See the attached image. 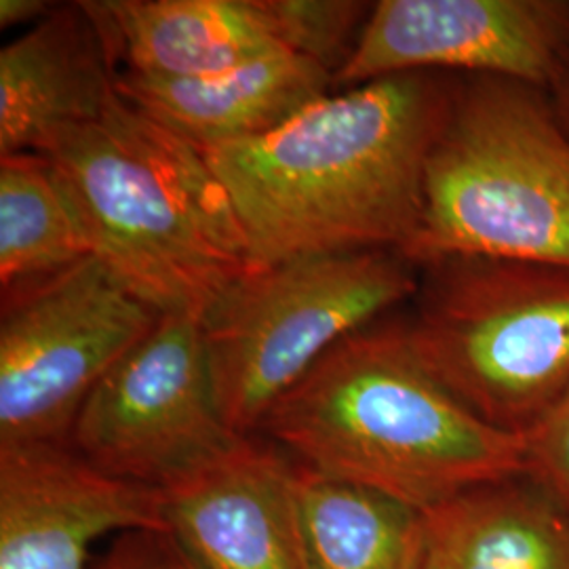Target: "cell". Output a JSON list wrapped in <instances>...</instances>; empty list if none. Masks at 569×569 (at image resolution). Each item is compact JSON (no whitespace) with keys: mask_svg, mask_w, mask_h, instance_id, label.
<instances>
[{"mask_svg":"<svg viewBox=\"0 0 569 569\" xmlns=\"http://www.w3.org/2000/svg\"><path fill=\"white\" fill-rule=\"evenodd\" d=\"M453 74L409 72L348 87L274 131L204 148L249 244L251 266L399 251L425 213L430 148Z\"/></svg>","mask_w":569,"mask_h":569,"instance_id":"cell-1","label":"cell"},{"mask_svg":"<svg viewBox=\"0 0 569 569\" xmlns=\"http://www.w3.org/2000/svg\"><path fill=\"white\" fill-rule=\"evenodd\" d=\"M296 462L428 510L526 475V437L491 427L443 387L385 319L333 346L258 430Z\"/></svg>","mask_w":569,"mask_h":569,"instance_id":"cell-2","label":"cell"},{"mask_svg":"<svg viewBox=\"0 0 569 569\" xmlns=\"http://www.w3.org/2000/svg\"><path fill=\"white\" fill-rule=\"evenodd\" d=\"M93 258L159 315L201 317L251 268L243 228L201 150L124 102L41 152Z\"/></svg>","mask_w":569,"mask_h":569,"instance_id":"cell-3","label":"cell"},{"mask_svg":"<svg viewBox=\"0 0 569 569\" xmlns=\"http://www.w3.org/2000/svg\"><path fill=\"white\" fill-rule=\"evenodd\" d=\"M458 256L569 268V133L549 91L453 77L403 258L422 268Z\"/></svg>","mask_w":569,"mask_h":569,"instance_id":"cell-4","label":"cell"},{"mask_svg":"<svg viewBox=\"0 0 569 569\" xmlns=\"http://www.w3.org/2000/svg\"><path fill=\"white\" fill-rule=\"evenodd\" d=\"M418 270V357L481 420L526 437L569 388V268L458 256Z\"/></svg>","mask_w":569,"mask_h":569,"instance_id":"cell-5","label":"cell"},{"mask_svg":"<svg viewBox=\"0 0 569 569\" xmlns=\"http://www.w3.org/2000/svg\"><path fill=\"white\" fill-rule=\"evenodd\" d=\"M420 270L399 251L312 253L251 266L201 312L218 406L253 437L268 411L350 333L413 300Z\"/></svg>","mask_w":569,"mask_h":569,"instance_id":"cell-6","label":"cell"},{"mask_svg":"<svg viewBox=\"0 0 569 569\" xmlns=\"http://www.w3.org/2000/svg\"><path fill=\"white\" fill-rule=\"evenodd\" d=\"M159 319L93 256L2 291L0 448L70 443L91 390Z\"/></svg>","mask_w":569,"mask_h":569,"instance_id":"cell-7","label":"cell"},{"mask_svg":"<svg viewBox=\"0 0 569 569\" xmlns=\"http://www.w3.org/2000/svg\"><path fill=\"white\" fill-rule=\"evenodd\" d=\"M241 439L218 406L201 319L161 315L91 390L70 446L112 477L163 489Z\"/></svg>","mask_w":569,"mask_h":569,"instance_id":"cell-8","label":"cell"},{"mask_svg":"<svg viewBox=\"0 0 569 569\" xmlns=\"http://www.w3.org/2000/svg\"><path fill=\"white\" fill-rule=\"evenodd\" d=\"M569 63V0H380L333 87L409 72L549 91Z\"/></svg>","mask_w":569,"mask_h":569,"instance_id":"cell-9","label":"cell"},{"mask_svg":"<svg viewBox=\"0 0 569 569\" xmlns=\"http://www.w3.org/2000/svg\"><path fill=\"white\" fill-rule=\"evenodd\" d=\"M167 529L161 489L103 472L70 443L0 448V569H87L98 538Z\"/></svg>","mask_w":569,"mask_h":569,"instance_id":"cell-10","label":"cell"},{"mask_svg":"<svg viewBox=\"0 0 569 569\" xmlns=\"http://www.w3.org/2000/svg\"><path fill=\"white\" fill-rule=\"evenodd\" d=\"M161 500L167 531L201 569H308L296 460L270 441L243 437Z\"/></svg>","mask_w":569,"mask_h":569,"instance_id":"cell-11","label":"cell"},{"mask_svg":"<svg viewBox=\"0 0 569 569\" xmlns=\"http://www.w3.org/2000/svg\"><path fill=\"white\" fill-rule=\"evenodd\" d=\"M114 74L87 7H56L0 51V157L44 152L98 121L119 96Z\"/></svg>","mask_w":569,"mask_h":569,"instance_id":"cell-12","label":"cell"},{"mask_svg":"<svg viewBox=\"0 0 569 569\" xmlns=\"http://www.w3.org/2000/svg\"><path fill=\"white\" fill-rule=\"evenodd\" d=\"M117 74L192 81L283 49L262 0L82 2Z\"/></svg>","mask_w":569,"mask_h":569,"instance_id":"cell-13","label":"cell"},{"mask_svg":"<svg viewBox=\"0 0 569 569\" xmlns=\"http://www.w3.org/2000/svg\"><path fill=\"white\" fill-rule=\"evenodd\" d=\"M122 100L199 150L266 136L333 91V74L277 49L207 79L114 74Z\"/></svg>","mask_w":569,"mask_h":569,"instance_id":"cell-14","label":"cell"},{"mask_svg":"<svg viewBox=\"0 0 569 569\" xmlns=\"http://www.w3.org/2000/svg\"><path fill=\"white\" fill-rule=\"evenodd\" d=\"M422 569H569V515L528 475L425 512Z\"/></svg>","mask_w":569,"mask_h":569,"instance_id":"cell-15","label":"cell"},{"mask_svg":"<svg viewBox=\"0 0 569 569\" xmlns=\"http://www.w3.org/2000/svg\"><path fill=\"white\" fill-rule=\"evenodd\" d=\"M296 507L308 569H422V510L300 462Z\"/></svg>","mask_w":569,"mask_h":569,"instance_id":"cell-16","label":"cell"},{"mask_svg":"<svg viewBox=\"0 0 569 569\" xmlns=\"http://www.w3.org/2000/svg\"><path fill=\"white\" fill-rule=\"evenodd\" d=\"M91 256L49 157L41 152L0 157L2 291L53 277Z\"/></svg>","mask_w":569,"mask_h":569,"instance_id":"cell-17","label":"cell"},{"mask_svg":"<svg viewBox=\"0 0 569 569\" xmlns=\"http://www.w3.org/2000/svg\"><path fill=\"white\" fill-rule=\"evenodd\" d=\"M361 0H262L279 44L338 77L371 13Z\"/></svg>","mask_w":569,"mask_h":569,"instance_id":"cell-18","label":"cell"},{"mask_svg":"<svg viewBox=\"0 0 569 569\" xmlns=\"http://www.w3.org/2000/svg\"><path fill=\"white\" fill-rule=\"evenodd\" d=\"M526 475L569 515V388L526 432Z\"/></svg>","mask_w":569,"mask_h":569,"instance_id":"cell-19","label":"cell"},{"mask_svg":"<svg viewBox=\"0 0 569 569\" xmlns=\"http://www.w3.org/2000/svg\"><path fill=\"white\" fill-rule=\"evenodd\" d=\"M96 569H201L167 529H138L117 538Z\"/></svg>","mask_w":569,"mask_h":569,"instance_id":"cell-20","label":"cell"},{"mask_svg":"<svg viewBox=\"0 0 569 569\" xmlns=\"http://www.w3.org/2000/svg\"><path fill=\"white\" fill-rule=\"evenodd\" d=\"M56 7L44 0H0V28H16L20 23H39Z\"/></svg>","mask_w":569,"mask_h":569,"instance_id":"cell-21","label":"cell"},{"mask_svg":"<svg viewBox=\"0 0 569 569\" xmlns=\"http://www.w3.org/2000/svg\"><path fill=\"white\" fill-rule=\"evenodd\" d=\"M550 102L561 124L569 133V63L549 89Z\"/></svg>","mask_w":569,"mask_h":569,"instance_id":"cell-22","label":"cell"}]
</instances>
